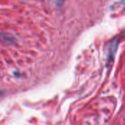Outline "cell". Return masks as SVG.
<instances>
[{"label": "cell", "instance_id": "1", "mask_svg": "<svg viewBox=\"0 0 125 125\" xmlns=\"http://www.w3.org/2000/svg\"><path fill=\"white\" fill-rule=\"evenodd\" d=\"M0 38L4 41L7 43L9 44H13L16 42V39L14 36H12L10 34L7 33H4V32H0Z\"/></svg>", "mask_w": 125, "mask_h": 125}]
</instances>
